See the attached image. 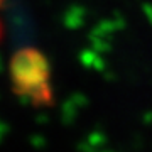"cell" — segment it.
Returning a JSON list of instances; mask_svg holds the SVG:
<instances>
[{"instance_id": "cell-1", "label": "cell", "mask_w": 152, "mask_h": 152, "mask_svg": "<svg viewBox=\"0 0 152 152\" xmlns=\"http://www.w3.org/2000/svg\"><path fill=\"white\" fill-rule=\"evenodd\" d=\"M12 91L36 107H51L54 93L51 86V66L48 58L36 48H22L12 56L10 66Z\"/></svg>"}, {"instance_id": "cell-2", "label": "cell", "mask_w": 152, "mask_h": 152, "mask_svg": "<svg viewBox=\"0 0 152 152\" xmlns=\"http://www.w3.org/2000/svg\"><path fill=\"white\" fill-rule=\"evenodd\" d=\"M4 4H5V0H0V7H4Z\"/></svg>"}, {"instance_id": "cell-3", "label": "cell", "mask_w": 152, "mask_h": 152, "mask_svg": "<svg viewBox=\"0 0 152 152\" xmlns=\"http://www.w3.org/2000/svg\"><path fill=\"white\" fill-rule=\"evenodd\" d=\"M0 37H2V24H0Z\"/></svg>"}]
</instances>
